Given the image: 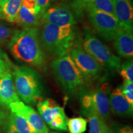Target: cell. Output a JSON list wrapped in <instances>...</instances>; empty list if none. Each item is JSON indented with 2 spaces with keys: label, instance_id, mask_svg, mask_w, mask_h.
<instances>
[{
  "label": "cell",
  "instance_id": "1",
  "mask_svg": "<svg viewBox=\"0 0 133 133\" xmlns=\"http://www.w3.org/2000/svg\"><path fill=\"white\" fill-rule=\"evenodd\" d=\"M12 56L19 60L38 69L46 65V56L39 40L38 27L23 28L16 30L9 42Z\"/></svg>",
  "mask_w": 133,
  "mask_h": 133
},
{
  "label": "cell",
  "instance_id": "2",
  "mask_svg": "<svg viewBox=\"0 0 133 133\" xmlns=\"http://www.w3.org/2000/svg\"><path fill=\"white\" fill-rule=\"evenodd\" d=\"M74 26L42 24L39 40L43 49L56 58L69 54L75 42Z\"/></svg>",
  "mask_w": 133,
  "mask_h": 133
},
{
  "label": "cell",
  "instance_id": "3",
  "mask_svg": "<svg viewBox=\"0 0 133 133\" xmlns=\"http://www.w3.org/2000/svg\"><path fill=\"white\" fill-rule=\"evenodd\" d=\"M13 81L20 99L28 104L35 105L43 100L44 87L41 76L29 66H15Z\"/></svg>",
  "mask_w": 133,
  "mask_h": 133
},
{
  "label": "cell",
  "instance_id": "4",
  "mask_svg": "<svg viewBox=\"0 0 133 133\" xmlns=\"http://www.w3.org/2000/svg\"><path fill=\"white\" fill-rule=\"evenodd\" d=\"M51 66L58 83L66 93L74 94L81 90L85 79L70 54L57 57Z\"/></svg>",
  "mask_w": 133,
  "mask_h": 133
},
{
  "label": "cell",
  "instance_id": "5",
  "mask_svg": "<svg viewBox=\"0 0 133 133\" xmlns=\"http://www.w3.org/2000/svg\"><path fill=\"white\" fill-rule=\"evenodd\" d=\"M82 47L103 67L119 71L121 64L120 59L90 31H86L84 33Z\"/></svg>",
  "mask_w": 133,
  "mask_h": 133
},
{
  "label": "cell",
  "instance_id": "6",
  "mask_svg": "<svg viewBox=\"0 0 133 133\" xmlns=\"http://www.w3.org/2000/svg\"><path fill=\"white\" fill-rule=\"evenodd\" d=\"M81 112L86 116L96 114L104 121H107L110 114L109 97L104 89L97 87L81 95Z\"/></svg>",
  "mask_w": 133,
  "mask_h": 133
},
{
  "label": "cell",
  "instance_id": "7",
  "mask_svg": "<svg viewBox=\"0 0 133 133\" xmlns=\"http://www.w3.org/2000/svg\"><path fill=\"white\" fill-rule=\"evenodd\" d=\"M88 17L94 31L105 41H114L121 26L116 18L112 14L91 8L88 11Z\"/></svg>",
  "mask_w": 133,
  "mask_h": 133
},
{
  "label": "cell",
  "instance_id": "8",
  "mask_svg": "<svg viewBox=\"0 0 133 133\" xmlns=\"http://www.w3.org/2000/svg\"><path fill=\"white\" fill-rule=\"evenodd\" d=\"M38 114L44 123L56 131H67V118L62 107L52 99L42 100L38 102Z\"/></svg>",
  "mask_w": 133,
  "mask_h": 133
},
{
  "label": "cell",
  "instance_id": "9",
  "mask_svg": "<svg viewBox=\"0 0 133 133\" xmlns=\"http://www.w3.org/2000/svg\"><path fill=\"white\" fill-rule=\"evenodd\" d=\"M70 56L84 79L94 80L101 76L103 66L86 52L82 46H74L70 52Z\"/></svg>",
  "mask_w": 133,
  "mask_h": 133
},
{
  "label": "cell",
  "instance_id": "10",
  "mask_svg": "<svg viewBox=\"0 0 133 133\" xmlns=\"http://www.w3.org/2000/svg\"><path fill=\"white\" fill-rule=\"evenodd\" d=\"M41 24H53L57 26H74L76 21L74 11L69 5L61 3L51 6L41 17Z\"/></svg>",
  "mask_w": 133,
  "mask_h": 133
},
{
  "label": "cell",
  "instance_id": "11",
  "mask_svg": "<svg viewBox=\"0 0 133 133\" xmlns=\"http://www.w3.org/2000/svg\"><path fill=\"white\" fill-rule=\"evenodd\" d=\"M11 112L25 118L37 133H49V129L38 112L22 101H17L9 105Z\"/></svg>",
  "mask_w": 133,
  "mask_h": 133
},
{
  "label": "cell",
  "instance_id": "12",
  "mask_svg": "<svg viewBox=\"0 0 133 133\" xmlns=\"http://www.w3.org/2000/svg\"><path fill=\"white\" fill-rule=\"evenodd\" d=\"M114 16L123 29L132 32L133 6L132 0H113Z\"/></svg>",
  "mask_w": 133,
  "mask_h": 133
},
{
  "label": "cell",
  "instance_id": "13",
  "mask_svg": "<svg viewBox=\"0 0 133 133\" xmlns=\"http://www.w3.org/2000/svg\"><path fill=\"white\" fill-rule=\"evenodd\" d=\"M110 112L120 116H132L133 107L124 97L120 87L114 89L109 97Z\"/></svg>",
  "mask_w": 133,
  "mask_h": 133
},
{
  "label": "cell",
  "instance_id": "14",
  "mask_svg": "<svg viewBox=\"0 0 133 133\" xmlns=\"http://www.w3.org/2000/svg\"><path fill=\"white\" fill-rule=\"evenodd\" d=\"M21 101L17 93L11 70L0 78V105L8 106Z\"/></svg>",
  "mask_w": 133,
  "mask_h": 133
},
{
  "label": "cell",
  "instance_id": "15",
  "mask_svg": "<svg viewBox=\"0 0 133 133\" xmlns=\"http://www.w3.org/2000/svg\"><path fill=\"white\" fill-rule=\"evenodd\" d=\"M114 47L116 53L121 57L132 59V32L121 29L114 40Z\"/></svg>",
  "mask_w": 133,
  "mask_h": 133
},
{
  "label": "cell",
  "instance_id": "16",
  "mask_svg": "<svg viewBox=\"0 0 133 133\" xmlns=\"http://www.w3.org/2000/svg\"><path fill=\"white\" fill-rule=\"evenodd\" d=\"M40 20V17L36 14L35 9L26 7L22 3L14 23L23 28L37 27L41 25Z\"/></svg>",
  "mask_w": 133,
  "mask_h": 133
},
{
  "label": "cell",
  "instance_id": "17",
  "mask_svg": "<svg viewBox=\"0 0 133 133\" xmlns=\"http://www.w3.org/2000/svg\"><path fill=\"white\" fill-rule=\"evenodd\" d=\"M22 3V0H5L0 6L3 19L9 22L14 23Z\"/></svg>",
  "mask_w": 133,
  "mask_h": 133
},
{
  "label": "cell",
  "instance_id": "18",
  "mask_svg": "<svg viewBox=\"0 0 133 133\" xmlns=\"http://www.w3.org/2000/svg\"><path fill=\"white\" fill-rule=\"evenodd\" d=\"M9 118L16 128L21 133H37L26 119L20 115L11 112Z\"/></svg>",
  "mask_w": 133,
  "mask_h": 133
},
{
  "label": "cell",
  "instance_id": "19",
  "mask_svg": "<svg viewBox=\"0 0 133 133\" xmlns=\"http://www.w3.org/2000/svg\"><path fill=\"white\" fill-rule=\"evenodd\" d=\"M69 6L74 11L75 15L81 17L85 12L92 7L94 0H67Z\"/></svg>",
  "mask_w": 133,
  "mask_h": 133
},
{
  "label": "cell",
  "instance_id": "20",
  "mask_svg": "<svg viewBox=\"0 0 133 133\" xmlns=\"http://www.w3.org/2000/svg\"><path fill=\"white\" fill-rule=\"evenodd\" d=\"M87 125L88 121L81 116L67 120V130L70 133H84L87 129Z\"/></svg>",
  "mask_w": 133,
  "mask_h": 133
},
{
  "label": "cell",
  "instance_id": "21",
  "mask_svg": "<svg viewBox=\"0 0 133 133\" xmlns=\"http://www.w3.org/2000/svg\"><path fill=\"white\" fill-rule=\"evenodd\" d=\"M120 75L123 79L133 82V61L130 59L121 64L119 69Z\"/></svg>",
  "mask_w": 133,
  "mask_h": 133
},
{
  "label": "cell",
  "instance_id": "22",
  "mask_svg": "<svg viewBox=\"0 0 133 133\" xmlns=\"http://www.w3.org/2000/svg\"><path fill=\"white\" fill-rule=\"evenodd\" d=\"M92 8L114 16L113 0H94Z\"/></svg>",
  "mask_w": 133,
  "mask_h": 133
},
{
  "label": "cell",
  "instance_id": "23",
  "mask_svg": "<svg viewBox=\"0 0 133 133\" xmlns=\"http://www.w3.org/2000/svg\"><path fill=\"white\" fill-rule=\"evenodd\" d=\"M89 123V133H101V118L96 114H89L87 116Z\"/></svg>",
  "mask_w": 133,
  "mask_h": 133
},
{
  "label": "cell",
  "instance_id": "24",
  "mask_svg": "<svg viewBox=\"0 0 133 133\" xmlns=\"http://www.w3.org/2000/svg\"><path fill=\"white\" fill-rule=\"evenodd\" d=\"M120 89L124 97L133 107V82L124 79L123 84L120 86Z\"/></svg>",
  "mask_w": 133,
  "mask_h": 133
},
{
  "label": "cell",
  "instance_id": "25",
  "mask_svg": "<svg viewBox=\"0 0 133 133\" xmlns=\"http://www.w3.org/2000/svg\"><path fill=\"white\" fill-rule=\"evenodd\" d=\"M15 31L11 28L0 25V44L9 42Z\"/></svg>",
  "mask_w": 133,
  "mask_h": 133
},
{
  "label": "cell",
  "instance_id": "26",
  "mask_svg": "<svg viewBox=\"0 0 133 133\" xmlns=\"http://www.w3.org/2000/svg\"><path fill=\"white\" fill-rule=\"evenodd\" d=\"M50 4H51L50 0H37L35 11L40 19L46 9L50 6Z\"/></svg>",
  "mask_w": 133,
  "mask_h": 133
},
{
  "label": "cell",
  "instance_id": "27",
  "mask_svg": "<svg viewBox=\"0 0 133 133\" xmlns=\"http://www.w3.org/2000/svg\"><path fill=\"white\" fill-rule=\"evenodd\" d=\"M9 70H11L10 64L8 61V59H0V78Z\"/></svg>",
  "mask_w": 133,
  "mask_h": 133
},
{
  "label": "cell",
  "instance_id": "28",
  "mask_svg": "<svg viewBox=\"0 0 133 133\" xmlns=\"http://www.w3.org/2000/svg\"><path fill=\"white\" fill-rule=\"evenodd\" d=\"M4 129L6 133H21L16 128L14 124L8 116V119L5 121Z\"/></svg>",
  "mask_w": 133,
  "mask_h": 133
},
{
  "label": "cell",
  "instance_id": "29",
  "mask_svg": "<svg viewBox=\"0 0 133 133\" xmlns=\"http://www.w3.org/2000/svg\"><path fill=\"white\" fill-rule=\"evenodd\" d=\"M114 131V133H133V129L132 127L130 126L124 125L118 126V127H115L114 130L112 129Z\"/></svg>",
  "mask_w": 133,
  "mask_h": 133
},
{
  "label": "cell",
  "instance_id": "30",
  "mask_svg": "<svg viewBox=\"0 0 133 133\" xmlns=\"http://www.w3.org/2000/svg\"><path fill=\"white\" fill-rule=\"evenodd\" d=\"M101 133H114L112 129L110 128L109 126L106 124L105 121L101 119Z\"/></svg>",
  "mask_w": 133,
  "mask_h": 133
},
{
  "label": "cell",
  "instance_id": "31",
  "mask_svg": "<svg viewBox=\"0 0 133 133\" xmlns=\"http://www.w3.org/2000/svg\"><path fill=\"white\" fill-rule=\"evenodd\" d=\"M37 0H22V4L26 7L35 9Z\"/></svg>",
  "mask_w": 133,
  "mask_h": 133
},
{
  "label": "cell",
  "instance_id": "32",
  "mask_svg": "<svg viewBox=\"0 0 133 133\" xmlns=\"http://www.w3.org/2000/svg\"><path fill=\"white\" fill-rule=\"evenodd\" d=\"M0 59H7V56H6V54L1 49H0Z\"/></svg>",
  "mask_w": 133,
  "mask_h": 133
},
{
  "label": "cell",
  "instance_id": "33",
  "mask_svg": "<svg viewBox=\"0 0 133 133\" xmlns=\"http://www.w3.org/2000/svg\"><path fill=\"white\" fill-rule=\"evenodd\" d=\"M5 1V0H0V6L2 5V4L3 3H4V1Z\"/></svg>",
  "mask_w": 133,
  "mask_h": 133
},
{
  "label": "cell",
  "instance_id": "34",
  "mask_svg": "<svg viewBox=\"0 0 133 133\" xmlns=\"http://www.w3.org/2000/svg\"><path fill=\"white\" fill-rule=\"evenodd\" d=\"M57 1H59V0H50V2H51V3H54V2H56Z\"/></svg>",
  "mask_w": 133,
  "mask_h": 133
},
{
  "label": "cell",
  "instance_id": "35",
  "mask_svg": "<svg viewBox=\"0 0 133 133\" xmlns=\"http://www.w3.org/2000/svg\"><path fill=\"white\" fill-rule=\"evenodd\" d=\"M2 18V13H1V8H0V19Z\"/></svg>",
  "mask_w": 133,
  "mask_h": 133
}]
</instances>
